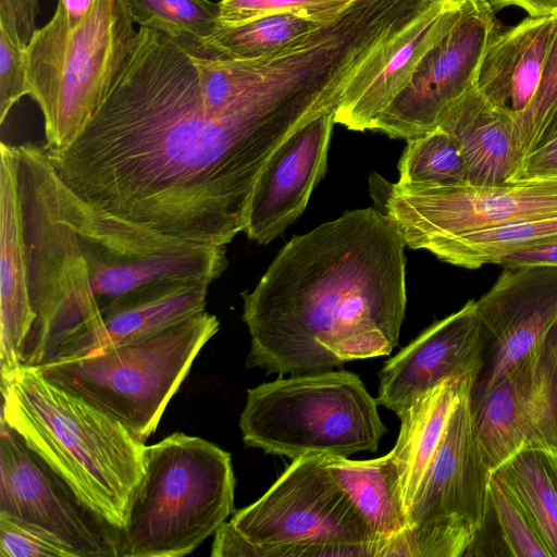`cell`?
Wrapping results in <instances>:
<instances>
[{"label":"cell","mask_w":557,"mask_h":557,"mask_svg":"<svg viewBox=\"0 0 557 557\" xmlns=\"http://www.w3.org/2000/svg\"><path fill=\"white\" fill-rule=\"evenodd\" d=\"M301 126L252 83L210 102L191 53L140 27L99 110L66 147L44 149L90 205L165 236L226 246L245 230L262 169Z\"/></svg>","instance_id":"cell-1"},{"label":"cell","mask_w":557,"mask_h":557,"mask_svg":"<svg viewBox=\"0 0 557 557\" xmlns=\"http://www.w3.org/2000/svg\"><path fill=\"white\" fill-rule=\"evenodd\" d=\"M406 246L374 208L294 236L242 293L247 366L299 375L389 355L406 311Z\"/></svg>","instance_id":"cell-2"},{"label":"cell","mask_w":557,"mask_h":557,"mask_svg":"<svg viewBox=\"0 0 557 557\" xmlns=\"http://www.w3.org/2000/svg\"><path fill=\"white\" fill-rule=\"evenodd\" d=\"M12 149L36 313L22 367L54 362L146 284L169 278L212 283L227 268L225 246L165 236L103 211L59 177L42 146Z\"/></svg>","instance_id":"cell-3"},{"label":"cell","mask_w":557,"mask_h":557,"mask_svg":"<svg viewBox=\"0 0 557 557\" xmlns=\"http://www.w3.org/2000/svg\"><path fill=\"white\" fill-rule=\"evenodd\" d=\"M0 422L97 515L121 530L144 473L145 442L81 397L22 367L1 382Z\"/></svg>","instance_id":"cell-4"},{"label":"cell","mask_w":557,"mask_h":557,"mask_svg":"<svg viewBox=\"0 0 557 557\" xmlns=\"http://www.w3.org/2000/svg\"><path fill=\"white\" fill-rule=\"evenodd\" d=\"M231 455L215 444L173 433L146 446L144 473L121 529L120 557H182L234 509Z\"/></svg>","instance_id":"cell-5"},{"label":"cell","mask_w":557,"mask_h":557,"mask_svg":"<svg viewBox=\"0 0 557 557\" xmlns=\"http://www.w3.org/2000/svg\"><path fill=\"white\" fill-rule=\"evenodd\" d=\"M124 0H95L71 26L57 7L25 48L29 96L45 122V149L71 144L106 100L138 30Z\"/></svg>","instance_id":"cell-6"},{"label":"cell","mask_w":557,"mask_h":557,"mask_svg":"<svg viewBox=\"0 0 557 557\" xmlns=\"http://www.w3.org/2000/svg\"><path fill=\"white\" fill-rule=\"evenodd\" d=\"M239 429L246 446L293 460L375 451L387 431L376 399L344 370L280 376L248 389Z\"/></svg>","instance_id":"cell-7"},{"label":"cell","mask_w":557,"mask_h":557,"mask_svg":"<svg viewBox=\"0 0 557 557\" xmlns=\"http://www.w3.org/2000/svg\"><path fill=\"white\" fill-rule=\"evenodd\" d=\"M219 326L205 310L151 337L35 370L145 442Z\"/></svg>","instance_id":"cell-8"},{"label":"cell","mask_w":557,"mask_h":557,"mask_svg":"<svg viewBox=\"0 0 557 557\" xmlns=\"http://www.w3.org/2000/svg\"><path fill=\"white\" fill-rule=\"evenodd\" d=\"M230 522L249 543V557H372L368 527L324 454L294 459Z\"/></svg>","instance_id":"cell-9"},{"label":"cell","mask_w":557,"mask_h":557,"mask_svg":"<svg viewBox=\"0 0 557 557\" xmlns=\"http://www.w3.org/2000/svg\"><path fill=\"white\" fill-rule=\"evenodd\" d=\"M465 387L407 512L397 557L465 556L488 510L492 469L475 429L472 393Z\"/></svg>","instance_id":"cell-10"},{"label":"cell","mask_w":557,"mask_h":557,"mask_svg":"<svg viewBox=\"0 0 557 557\" xmlns=\"http://www.w3.org/2000/svg\"><path fill=\"white\" fill-rule=\"evenodd\" d=\"M384 207L406 245L426 250L443 239L557 214V176L496 186L388 184Z\"/></svg>","instance_id":"cell-11"},{"label":"cell","mask_w":557,"mask_h":557,"mask_svg":"<svg viewBox=\"0 0 557 557\" xmlns=\"http://www.w3.org/2000/svg\"><path fill=\"white\" fill-rule=\"evenodd\" d=\"M0 516L45 530L76 557H120L121 530L91 510L4 422H0Z\"/></svg>","instance_id":"cell-12"},{"label":"cell","mask_w":557,"mask_h":557,"mask_svg":"<svg viewBox=\"0 0 557 557\" xmlns=\"http://www.w3.org/2000/svg\"><path fill=\"white\" fill-rule=\"evenodd\" d=\"M498 29L488 0H465L454 27L422 58L409 83L376 116L370 131L408 140L435 128L440 114L474 85L484 52Z\"/></svg>","instance_id":"cell-13"},{"label":"cell","mask_w":557,"mask_h":557,"mask_svg":"<svg viewBox=\"0 0 557 557\" xmlns=\"http://www.w3.org/2000/svg\"><path fill=\"white\" fill-rule=\"evenodd\" d=\"M475 308L484 337L492 342L479 400L518 363L545 347L557 324V264L504 267L492 287L475 300Z\"/></svg>","instance_id":"cell-14"},{"label":"cell","mask_w":557,"mask_h":557,"mask_svg":"<svg viewBox=\"0 0 557 557\" xmlns=\"http://www.w3.org/2000/svg\"><path fill=\"white\" fill-rule=\"evenodd\" d=\"M472 405L476 436L492 472L522 450L557 453V388L545 347Z\"/></svg>","instance_id":"cell-15"},{"label":"cell","mask_w":557,"mask_h":557,"mask_svg":"<svg viewBox=\"0 0 557 557\" xmlns=\"http://www.w3.org/2000/svg\"><path fill=\"white\" fill-rule=\"evenodd\" d=\"M484 341L475 300H469L384 362L379 372L377 405L399 418L420 396L448 379L478 380Z\"/></svg>","instance_id":"cell-16"},{"label":"cell","mask_w":557,"mask_h":557,"mask_svg":"<svg viewBox=\"0 0 557 557\" xmlns=\"http://www.w3.org/2000/svg\"><path fill=\"white\" fill-rule=\"evenodd\" d=\"M334 111H327L293 133L272 154L251 191L247 237L267 245L306 209L312 190L324 177Z\"/></svg>","instance_id":"cell-17"},{"label":"cell","mask_w":557,"mask_h":557,"mask_svg":"<svg viewBox=\"0 0 557 557\" xmlns=\"http://www.w3.org/2000/svg\"><path fill=\"white\" fill-rule=\"evenodd\" d=\"M0 366L1 382L22 368L26 339L36 320L27 261L17 169L11 145H0Z\"/></svg>","instance_id":"cell-18"},{"label":"cell","mask_w":557,"mask_h":557,"mask_svg":"<svg viewBox=\"0 0 557 557\" xmlns=\"http://www.w3.org/2000/svg\"><path fill=\"white\" fill-rule=\"evenodd\" d=\"M210 284L201 278H169L135 289L88 334L67 346L53 363L151 337L203 312Z\"/></svg>","instance_id":"cell-19"},{"label":"cell","mask_w":557,"mask_h":557,"mask_svg":"<svg viewBox=\"0 0 557 557\" xmlns=\"http://www.w3.org/2000/svg\"><path fill=\"white\" fill-rule=\"evenodd\" d=\"M557 33V14L528 16L498 29L481 62L474 86L515 122L533 101Z\"/></svg>","instance_id":"cell-20"},{"label":"cell","mask_w":557,"mask_h":557,"mask_svg":"<svg viewBox=\"0 0 557 557\" xmlns=\"http://www.w3.org/2000/svg\"><path fill=\"white\" fill-rule=\"evenodd\" d=\"M436 126L459 145L467 184L496 186L515 180L523 159L515 119L474 85L440 114Z\"/></svg>","instance_id":"cell-21"},{"label":"cell","mask_w":557,"mask_h":557,"mask_svg":"<svg viewBox=\"0 0 557 557\" xmlns=\"http://www.w3.org/2000/svg\"><path fill=\"white\" fill-rule=\"evenodd\" d=\"M325 462L368 527L372 557H397L407 531V513L392 453L369 460L325 455Z\"/></svg>","instance_id":"cell-22"},{"label":"cell","mask_w":557,"mask_h":557,"mask_svg":"<svg viewBox=\"0 0 557 557\" xmlns=\"http://www.w3.org/2000/svg\"><path fill=\"white\" fill-rule=\"evenodd\" d=\"M465 0H454L414 26L389 54L386 63L347 104L334 111L335 124L350 131L371 129L376 116L409 83L422 58L458 21Z\"/></svg>","instance_id":"cell-23"},{"label":"cell","mask_w":557,"mask_h":557,"mask_svg":"<svg viewBox=\"0 0 557 557\" xmlns=\"http://www.w3.org/2000/svg\"><path fill=\"white\" fill-rule=\"evenodd\" d=\"M474 377L448 379L436 385L399 417L400 432L391 450L399 476V490L406 510L410 508L420 484L442 440L448 419Z\"/></svg>","instance_id":"cell-24"},{"label":"cell","mask_w":557,"mask_h":557,"mask_svg":"<svg viewBox=\"0 0 557 557\" xmlns=\"http://www.w3.org/2000/svg\"><path fill=\"white\" fill-rule=\"evenodd\" d=\"M520 505L552 557H557V462L548 453L522 450L492 472Z\"/></svg>","instance_id":"cell-25"},{"label":"cell","mask_w":557,"mask_h":557,"mask_svg":"<svg viewBox=\"0 0 557 557\" xmlns=\"http://www.w3.org/2000/svg\"><path fill=\"white\" fill-rule=\"evenodd\" d=\"M557 242V214L493 226L432 244L426 250L440 260L479 269L497 264L507 253Z\"/></svg>","instance_id":"cell-26"},{"label":"cell","mask_w":557,"mask_h":557,"mask_svg":"<svg viewBox=\"0 0 557 557\" xmlns=\"http://www.w3.org/2000/svg\"><path fill=\"white\" fill-rule=\"evenodd\" d=\"M324 23L294 13L273 14L238 26L219 27L208 44L226 58L253 60L283 49Z\"/></svg>","instance_id":"cell-27"},{"label":"cell","mask_w":557,"mask_h":557,"mask_svg":"<svg viewBox=\"0 0 557 557\" xmlns=\"http://www.w3.org/2000/svg\"><path fill=\"white\" fill-rule=\"evenodd\" d=\"M139 28L166 34L176 41H210L220 27L219 3L211 0H124Z\"/></svg>","instance_id":"cell-28"},{"label":"cell","mask_w":557,"mask_h":557,"mask_svg":"<svg viewBox=\"0 0 557 557\" xmlns=\"http://www.w3.org/2000/svg\"><path fill=\"white\" fill-rule=\"evenodd\" d=\"M403 184L457 185L466 183V164L457 141L436 126L407 140L398 163Z\"/></svg>","instance_id":"cell-29"},{"label":"cell","mask_w":557,"mask_h":557,"mask_svg":"<svg viewBox=\"0 0 557 557\" xmlns=\"http://www.w3.org/2000/svg\"><path fill=\"white\" fill-rule=\"evenodd\" d=\"M354 0H220V27H233L281 13H294L318 22L339 16Z\"/></svg>","instance_id":"cell-30"},{"label":"cell","mask_w":557,"mask_h":557,"mask_svg":"<svg viewBox=\"0 0 557 557\" xmlns=\"http://www.w3.org/2000/svg\"><path fill=\"white\" fill-rule=\"evenodd\" d=\"M490 503L510 555L552 557L529 517L493 473L490 479Z\"/></svg>","instance_id":"cell-31"},{"label":"cell","mask_w":557,"mask_h":557,"mask_svg":"<svg viewBox=\"0 0 557 557\" xmlns=\"http://www.w3.org/2000/svg\"><path fill=\"white\" fill-rule=\"evenodd\" d=\"M0 557H76L60 540L18 519L0 516Z\"/></svg>","instance_id":"cell-32"},{"label":"cell","mask_w":557,"mask_h":557,"mask_svg":"<svg viewBox=\"0 0 557 557\" xmlns=\"http://www.w3.org/2000/svg\"><path fill=\"white\" fill-rule=\"evenodd\" d=\"M556 109L557 33L536 95L528 110L516 121L519 146L523 158Z\"/></svg>","instance_id":"cell-33"},{"label":"cell","mask_w":557,"mask_h":557,"mask_svg":"<svg viewBox=\"0 0 557 557\" xmlns=\"http://www.w3.org/2000/svg\"><path fill=\"white\" fill-rule=\"evenodd\" d=\"M29 95L25 48L15 44L0 27V123L13 106Z\"/></svg>","instance_id":"cell-34"},{"label":"cell","mask_w":557,"mask_h":557,"mask_svg":"<svg viewBox=\"0 0 557 557\" xmlns=\"http://www.w3.org/2000/svg\"><path fill=\"white\" fill-rule=\"evenodd\" d=\"M549 176H557V109L525 153L513 181Z\"/></svg>","instance_id":"cell-35"},{"label":"cell","mask_w":557,"mask_h":557,"mask_svg":"<svg viewBox=\"0 0 557 557\" xmlns=\"http://www.w3.org/2000/svg\"><path fill=\"white\" fill-rule=\"evenodd\" d=\"M39 0H0V27L10 38L26 48L37 30Z\"/></svg>","instance_id":"cell-36"},{"label":"cell","mask_w":557,"mask_h":557,"mask_svg":"<svg viewBox=\"0 0 557 557\" xmlns=\"http://www.w3.org/2000/svg\"><path fill=\"white\" fill-rule=\"evenodd\" d=\"M535 263L557 264V242L507 253L497 264L507 267Z\"/></svg>","instance_id":"cell-37"},{"label":"cell","mask_w":557,"mask_h":557,"mask_svg":"<svg viewBox=\"0 0 557 557\" xmlns=\"http://www.w3.org/2000/svg\"><path fill=\"white\" fill-rule=\"evenodd\" d=\"M495 11L505 7H519L529 16H545L557 14V0H488Z\"/></svg>","instance_id":"cell-38"},{"label":"cell","mask_w":557,"mask_h":557,"mask_svg":"<svg viewBox=\"0 0 557 557\" xmlns=\"http://www.w3.org/2000/svg\"><path fill=\"white\" fill-rule=\"evenodd\" d=\"M95 0H58L71 26H76L89 12Z\"/></svg>","instance_id":"cell-39"},{"label":"cell","mask_w":557,"mask_h":557,"mask_svg":"<svg viewBox=\"0 0 557 557\" xmlns=\"http://www.w3.org/2000/svg\"><path fill=\"white\" fill-rule=\"evenodd\" d=\"M545 349L552 363L555 376V385L557 388V324L554 326V329L548 335V338L545 344Z\"/></svg>","instance_id":"cell-40"},{"label":"cell","mask_w":557,"mask_h":557,"mask_svg":"<svg viewBox=\"0 0 557 557\" xmlns=\"http://www.w3.org/2000/svg\"><path fill=\"white\" fill-rule=\"evenodd\" d=\"M553 458L555 459V461L557 462V453H555L554 455H552Z\"/></svg>","instance_id":"cell-41"}]
</instances>
